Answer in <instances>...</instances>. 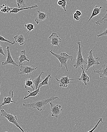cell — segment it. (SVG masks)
I'll return each mask as SVG.
<instances>
[{"instance_id":"cell-9","label":"cell","mask_w":107,"mask_h":132,"mask_svg":"<svg viewBox=\"0 0 107 132\" xmlns=\"http://www.w3.org/2000/svg\"><path fill=\"white\" fill-rule=\"evenodd\" d=\"M33 65L29 66L28 65H21L20 66V74H23L25 75L26 76H28L29 74L32 73V72L34 70H36L37 69V67L36 68H32Z\"/></svg>"},{"instance_id":"cell-37","label":"cell","mask_w":107,"mask_h":132,"mask_svg":"<svg viewBox=\"0 0 107 132\" xmlns=\"http://www.w3.org/2000/svg\"></svg>"},{"instance_id":"cell-13","label":"cell","mask_w":107,"mask_h":132,"mask_svg":"<svg viewBox=\"0 0 107 132\" xmlns=\"http://www.w3.org/2000/svg\"><path fill=\"white\" fill-rule=\"evenodd\" d=\"M13 96H14V94H13V91L11 90L9 92L8 96L7 97H5L3 102L1 103V104L0 105V108L3 105L10 104L11 103H16L15 102L13 101L12 100L13 97Z\"/></svg>"},{"instance_id":"cell-20","label":"cell","mask_w":107,"mask_h":132,"mask_svg":"<svg viewBox=\"0 0 107 132\" xmlns=\"http://www.w3.org/2000/svg\"><path fill=\"white\" fill-rule=\"evenodd\" d=\"M28 92L29 93V94L27 96L25 94V96L23 98V99L26 100V99H28L31 97H35L37 96L38 94H39L40 92V88H38V89L33 91V92H31L29 91H28Z\"/></svg>"},{"instance_id":"cell-21","label":"cell","mask_w":107,"mask_h":132,"mask_svg":"<svg viewBox=\"0 0 107 132\" xmlns=\"http://www.w3.org/2000/svg\"><path fill=\"white\" fill-rule=\"evenodd\" d=\"M25 85L24 87L26 89L28 87L31 88L32 90L34 91V88L33 87V81L32 80L31 78L27 79L24 81Z\"/></svg>"},{"instance_id":"cell-38","label":"cell","mask_w":107,"mask_h":132,"mask_svg":"<svg viewBox=\"0 0 107 132\" xmlns=\"http://www.w3.org/2000/svg\"><path fill=\"white\" fill-rule=\"evenodd\" d=\"M1 122H0V123H1Z\"/></svg>"},{"instance_id":"cell-15","label":"cell","mask_w":107,"mask_h":132,"mask_svg":"<svg viewBox=\"0 0 107 132\" xmlns=\"http://www.w3.org/2000/svg\"><path fill=\"white\" fill-rule=\"evenodd\" d=\"M37 12L38 15L35 19V21L37 24H39L40 21H43L46 20L48 18V15L50 14L48 13H45L39 11H37Z\"/></svg>"},{"instance_id":"cell-14","label":"cell","mask_w":107,"mask_h":132,"mask_svg":"<svg viewBox=\"0 0 107 132\" xmlns=\"http://www.w3.org/2000/svg\"><path fill=\"white\" fill-rule=\"evenodd\" d=\"M14 60H17L18 61L19 66L22 65L23 62H24V61H27L29 62L30 61L29 60H28L27 57H26V52L25 50H22L20 54L19 57L14 59Z\"/></svg>"},{"instance_id":"cell-19","label":"cell","mask_w":107,"mask_h":132,"mask_svg":"<svg viewBox=\"0 0 107 132\" xmlns=\"http://www.w3.org/2000/svg\"><path fill=\"white\" fill-rule=\"evenodd\" d=\"M38 7V5H34V6H31V7H27L26 8H22V9H18V8H13V9L12 11H10V13H17L18 12H20V11H21V10H28V9H34V8H36Z\"/></svg>"},{"instance_id":"cell-23","label":"cell","mask_w":107,"mask_h":132,"mask_svg":"<svg viewBox=\"0 0 107 132\" xmlns=\"http://www.w3.org/2000/svg\"><path fill=\"white\" fill-rule=\"evenodd\" d=\"M102 23H107V9L106 11V14L104 16L95 22V24L98 25H101Z\"/></svg>"},{"instance_id":"cell-34","label":"cell","mask_w":107,"mask_h":132,"mask_svg":"<svg viewBox=\"0 0 107 132\" xmlns=\"http://www.w3.org/2000/svg\"><path fill=\"white\" fill-rule=\"evenodd\" d=\"M76 14H77L79 16H82V12H81L80 10H77L76 11Z\"/></svg>"},{"instance_id":"cell-17","label":"cell","mask_w":107,"mask_h":132,"mask_svg":"<svg viewBox=\"0 0 107 132\" xmlns=\"http://www.w3.org/2000/svg\"><path fill=\"white\" fill-rule=\"evenodd\" d=\"M42 73H45L44 72H42L39 75V76L37 78H35V79H34L33 80V82L34 84L35 85V88H36V89H37L39 88V85L42 83V80L41 78V76Z\"/></svg>"},{"instance_id":"cell-11","label":"cell","mask_w":107,"mask_h":132,"mask_svg":"<svg viewBox=\"0 0 107 132\" xmlns=\"http://www.w3.org/2000/svg\"><path fill=\"white\" fill-rule=\"evenodd\" d=\"M93 70L95 73L98 74L101 78L103 77H107V64H102L101 68L98 70H95L94 67H93Z\"/></svg>"},{"instance_id":"cell-18","label":"cell","mask_w":107,"mask_h":132,"mask_svg":"<svg viewBox=\"0 0 107 132\" xmlns=\"http://www.w3.org/2000/svg\"><path fill=\"white\" fill-rule=\"evenodd\" d=\"M14 39H15V42H18L19 43L20 45H23L25 43V38L23 35L22 34L17 35L14 37Z\"/></svg>"},{"instance_id":"cell-29","label":"cell","mask_w":107,"mask_h":132,"mask_svg":"<svg viewBox=\"0 0 107 132\" xmlns=\"http://www.w3.org/2000/svg\"><path fill=\"white\" fill-rule=\"evenodd\" d=\"M63 4L62 5H61L60 7L61 8V9H63L64 10V12H66V7L67 6V1H64V0H63Z\"/></svg>"},{"instance_id":"cell-27","label":"cell","mask_w":107,"mask_h":132,"mask_svg":"<svg viewBox=\"0 0 107 132\" xmlns=\"http://www.w3.org/2000/svg\"><path fill=\"white\" fill-rule=\"evenodd\" d=\"M0 41L2 42H8V43H10L12 45H13L15 43V42L14 41L13 42H12L10 41L7 39H5L4 37H3L2 36H0Z\"/></svg>"},{"instance_id":"cell-2","label":"cell","mask_w":107,"mask_h":132,"mask_svg":"<svg viewBox=\"0 0 107 132\" xmlns=\"http://www.w3.org/2000/svg\"><path fill=\"white\" fill-rule=\"evenodd\" d=\"M49 52L53 55L55 56L57 59H58L60 63L61 68H62L63 66H64L66 68L67 71H68L67 62L69 59H70L71 61H72L74 58L72 56L68 55L65 52H63L60 54H58L53 52L52 50H50Z\"/></svg>"},{"instance_id":"cell-22","label":"cell","mask_w":107,"mask_h":132,"mask_svg":"<svg viewBox=\"0 0 107 132\" xmlns=\"http://www.w3.org/2000/svg\"><path fill=\"white\" fill-rule=\"evenodd\" d=\"M0 8H2L1 12L4 13H9L13 9V8L10 7L8 5L6 4L2 5V6H0Z\"/></svg>"},{"instance_id":"cell-36","label":"cell","mask_w":107,"mask_h":132,"mask_svg":"<svg viewBox=\"0 0 107 132\" xmlns=\"http://www.w3.org/2000/svg\"><path fill=\"white\" fill-rule=\"evenodd\" d=\"M7 132V131H6V132Z\"/></svg>"},{"instance_id":"cell-7","label":"cell","mask_w":107,"mask_h":132,"mask_svg":"<svg viewBox=\"0 0 107 132\" xmlns=\"http://www.w3.org/2000/svg\"><path fill=\"white\" fill-rule=\"evenodd\" d=\"M9 46H8L6 48L7 50V57L6 60L3 61L2 62V65L3 66H5L7 64H11L17 67H19V65L17 64L14 61V60L13 59L12 57L11 56V53L10 50Z\"/></svg>"},{"instance_id":"cell-1","label":"cell","mask_w":107,"mask_h":132,"mask_svg":"<svg viewBox=\"0 0 107 132\" xmlns=\"http://www.w3.org/2000/svg\"><path fill=\"white\" fill-rule=\"evenodd\" d=\"M59 97H51L50 98L43 100L37 101L33 102V103H29V104H25L24 103L23 105L27 108H33L34 109H37V110L39 111H42L45 108L46 105L48 103L50 102H52L53 101L56 99H59Z\"/></svg>"},{"instance_id":"cell-6","label":"cell","mask_w":107,"mask_h":132,"mask_svg":"<svg viewBox=\"0 0 107 132\" xmlns=\"http://www.w3.org/2000/svg\"><path fill=\"white\" fill-rule=\"evenodd\" d=\"M49 104L50 105V111L51 112L52 116L58 118V116L62 111L61 105L59 104H54L52 102H50Z\"/></svg>"},{"instance_id":"cell-12","label":"cell","mask_w":107,"mask_h":132,"mask_svg":"<svg viewBox=\"0 0 107 132\" xmlns=\"http://www.w3.org/2000/svg\"><path fill=\"white\" fill-rule=\"evenodd\" d=\"M56 80L58 81L60 87L63 88H67L69 84L72 82H70V79L69 78L68 76L63 77L60 79L56 78Z\"/></svg>"},{"instance_id":"cell-16","label":"cell","mask_w":107,"mask_h":132,"mask_svg":"<svg viewBox=\"0 0 107 132\" xmlns=\"http://www.w3.org/2000/svg\"><path fill=\"white\" fill-rule=\"evenodd\" d=\"M102 7H98V5H96L93 9L92 15H91L90 17V18L88 20V22H89L92 18L99 15L101 11L102 10Z\"/></svg>"},{"instance_id":"cell-32","label":"cell","mask_w":107,"mask_h":132,"mask_svg":"<svg viewBox=\"0 0 107 132\" xmlns=\"http://www.w3.org/2000/svg\"><path fill=\"white\" fill-rule=\"evenodd\" d=\"M0 54H1L2 55H3L4 56H5V54L4 53L3 48L1 46V44H0Z\"/></svg>"},{"instance_id":"cell-28","label":"cell","mask_w":107,"mask_h":132,"mask_svg":"<svg viewBox=\"0 0 107 132\" xmlns=\"http://www.w3.org/2000/svg\"><path fill=\"white\" fill-rule=\"evenodd\" d=\"M100 122H102V123H103V119H102V118H100L99 121H98V123H97L96 124V125L95 126V127H94V128H93L92 129H91V130H90V131H89L88 132H93L96 129V128L98 127V126L100 124Z\"/></svg>"},{"instance_id":"cell-5","label":"cell","mask_w":107,"mask_h":132,"mask_svg":"<svg viewBox=\"0 0 107 132\" xmlns=\"http://www.w3.org/2000/svg\"><path fill=\"white\" fill-rule=\"evenodd\" d=\"M93 50L92 49L90 50L89 52V55L87 57V68L86 69V72L88 71L89 69L91 67H94V65H99L100 64L99 62L100 58L99 57H96L93 56L94 54L93 53Z\"/></svg>"},{"instance_id":"cell-31","label":"cell","mask_w":107,"mask_h":132,"mask_svg":"<svg viewBox=\"0 0 107 132\" xmlns=\"http://www.w3.org/2000/svg\"><path fill=\"white\" fill-rule=\"evenodd\" d=\"M73 17H74V20L78 21L80 20V18L79 16L76 13H73Z\"/></svg>"},{"instance_id":"cell-24","label":"cell","mask_w":107,"mask_h":132,"mask_svg":"<svg viewBox=\"0 0 107 132\" xmlns=\"http://www.w3.org/2000/svg\"><path fill=\"white\" fill-rule=\"evenodd\" d=\"M49 78H52L51 73H49L48 75L45 78L44 80L42 81V82L40 83L39 86V88H40L42 86L45 85H48V80Z\"/></svg>"},{"instance_id":"cell-4","label":"cell","mask_w":107,"mask_h":132,"mask_svg":"<svg viewBox=\"0 0 107 132\" xmlns=\"http://www.w3.org/2000/svg\"><path fill=\"white\" fill-rule=\"evenodd\" d=\"M1 116L4 117L8 120L10 123H12L15 125L18 128L20 129L22 132H25L24 130L21 128L18 124V120L16 116H14L12 113H7L4 109H1ZM27 132H29L28 131Z\"/></svg>"},{"instance_id":"cell-8","label":"cell","mask_w":107,"mask_h":132,"mask_svg":"<svg viewBox=\"0 0 107 132\" xmlns=\"http://www.w3.org/2000/svg\"><path fill=\"white\" fill-rule=\"evenodd\" d=\"M49 39L51 40V44L50 45L49 47L51 46H52L53 47L56 46L60 48L59 43L61 42L62 40L59 37V36L57 35V34L53 32L50 36Z\"/></svg>"},{"instance_id":"cell-26","label":"cell","mask_w":107,"mask_h":132,"mask_svg":"<svg viewBox=\"0 0 107 132\" xmlns=\"http://www.w3.org/2000/svg\"><path fill=\"white\" fill-rule=\"evenodd\" d=\"M24 27L26 28V29L28 30V33L31 32L32 30H34L35 28H34V26L33 24L29 23L26 24L24 25Z\"/></svg>"},{"instance_id":"cell-33","label":"cell","mask_w":107,"mask_h":132,"mask_svg":"<svg viewBox=\"0 0 107 132\" xmlns=\"http://www.w3.org/2000/svg\"><path fill=\"white\" fill-rule=\"evenodd\" d=\"M63 4V1H61V0H59V1H58V2H57V4H58V6H60V7H61V6Z\"/></svg>"},{"instance_id":"cell-35","label":"cell","mask_w":107,"mask_h":132,"mask_svg":"<svg viewBox=\"0 0 107 132\" xmlns=\"http://www.w3.org/2000/svg\"><path fill=\"white\" fill-rule=\"evenodd\" d=\"M0 87H1V85H0ZM1 92H0V95H1Z\"/></svg>"},{"instance_id":"cell-3","label":"cell","mask_w":107,"mask_h":132,"mask_svg":"<svg viewBox=\"0 0 107 132\" xmlns=\"http://www.w3.org/2000/svg\"><path fill=\"white\" fill-rule=\"evenodd\" d=\"M77 44L78 45L79 49H78V51L77 55V59L76 60V62L73 65L76 69L84 64H87L88 63L87 60L84 59L83 57L81 42H77Z\"/></svg>"},{"instance_id":"cell-25","label":"cell","mask_w":107,"mask_h":132,"mask_svg":"<svg viewBox=\"0 0 107 132\" xmlns=\"http://www.w3.org/2000/svg\"><path fill=\"white\" fill-rule=\"evenodd\" d=\"M16 1L18 9L27 7L26 5V1L24 0H17Z\"/></svg>"},{"instance_id":"cell-10","label":"cell","mask_w":107,"mask_h":132,"mask_svg":"<svg viewBox=\"0 0 107 132\" xmlns=\"http://www.w3.org/2000/svg\"><path fill=\"white\" fill-rule=\"evenodd\" d=\"M81 69H82V73L80 78H72V79H70V80H79L80 81H82L85 85L87 86V83H88L90 81V78H89V76H88L87 73H86V72H85L83 65L81 66Z\"/></svg>"},{"instance_id":"cell-30","label":"cell","mask_w":107,"mask_h":132,"mask_svg":"<svg viewBox=\"0 0 107 132\" xmlns=\"http://www.w3.org/2000/svg\"><path fill=\"white\" fill-rule=\"evenodd\" d=\"M104 36H107V28L104 30V32L99 35H97V37H101Z\"/></svg>"}]
</instances>
